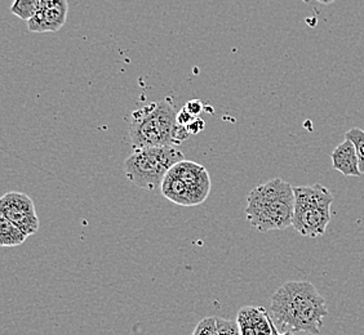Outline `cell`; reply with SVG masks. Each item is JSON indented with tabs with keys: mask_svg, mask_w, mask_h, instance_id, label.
I'll list each match as a JSON object with an SVG mask.
<instances>
[{
	"mask_svg": "<svg viewBox=\"0 0 364 335\" xmlns=\"http://www.w3.org/2000/svg\"><path fill=\"white\" fill-rule=\"evenodd\" d=\"M270 316L283 331L319 335L328 316L327 302L309 281H287L272 297Z\"/></svg>",
	"mask_w": 364,
	"mask_h": 335,
	"instance_id": "obj_1",
	"label": "cell"
},
{
	"mask_svg": "<svg viewBox=\"0 0 364 335\" xmlns=\"http://www.w3.org/2000/svg\"><path fill=\"white\" fill-rule=\"evenodd\" d=\"M294 190L280 178L259 185L247 196V221L259 232L286 230L292 226Z\"/></svg>",
	"mask_w": 364,
	"mask_h": 335,
	"instance_id": "obj_2",
	"label": "cell"
},
{
	"mask_svg": "<svg viewBox=\"0 0 364 335\" xmlns=\"http://www.w3.org/2000/svg\"><path fill=\"white\" fill-rule=\"evenodd\" d=\"M177 111L168 101L153 102L132 114L129 136L134 148L173 146Z\"/></svg>",
	"mask_w": 364,
	"mask_h": 335,
	"instance_id": "obj_3",
	"label": "cell"
},
{
	"mask_svg": "<svg viewBox=\"0 0 364 335\" xmlns=\"http://www.w3.org/2000/svg\"><path fill=\"white\" fill-rule=\"evenodd\" d=\"M294 190V212L292 227L301 236L316 238L326 234L331 222L333 195L326 186H299Z\"/></svg>",
	"mask_w": 364,
	"mask_h": 335,
	"instance_id": "obj_4",
	"label": "cell"
},
{
	"mask_svg": "<svg viewBox=\"0 0 364 335\" xmlns=\"http://www.w3.org/2000/svg\"><path fill=\"white\" fill-rule=\"evenodd\" d=\"M185 156L173 146L137 148L124 161L127 178L140 189H159L169 169Z\"/></svg>",
	"mask_w": 364,
	"mask_h": 335,
	"instance_id": "obj_5",
	"label": "cell"
},
{
	"mask_svg": "<svg viewBox=\"0 0 364 335\" xmlns=\"http://www.w3.org/2000/svg\"><path fill=\"white\" fill-rule=\"evenodd\" d=\"M161 191L166 199L180 207L200 205L210 195V173L196 161L183 159L169 169Z\"/></svg>",
	"mask_w": 364,
	"mask_h": 335,
	"instance_id": "obj_6",
	"label": "cell"
},
{
	"mask_svg": "<svg viewBox=\"0 0 364 335\" xmlns=\"http://www.w3.org/2000/svg\"><path fill=\"white\" fill-rule=\"evenodd\" d=\"M0 214L18 226L28 236L39 230V218L30 196L11 191L0 199Z\"/></svg>",
	"mask_w": 364,
	"mask_h": 335,
	"instance_id": "obj_7",
	"label": "cell"
},
{
	"mask_svg": "<svg viewBox=\"0 0 364 335\" xmlns=\"http://www.w3.org/2000/svg\"><path fill=\"white\" fill-rule=\"evenodd\" d=\"M68 0H42L38 13L28 21L31 33H56L68 20Z\"/></svg>",
	"mask_w": 364,
	"mask_h": 335,
	"instance_id": "obj_8",
	"label": "cell"
},
{
	"mask_svg": "<svg viewBox=\"0 0 364 335\" xmlns=\"http://www.w3.org/2000/svg\"><path fill=\"white\" fill-rule=\"evenodd\" d=\"M332 168L345 177H360L362 172L359 169L357 148L351 141H343L331 154Z\"/></svg>",
	"mask_w": 364,
	"mask_h": 335,
	"instance_id": "obj_9",
	"label": "cell"
},
{
	"mask_svg": "<svg viewBox=\"0 0 364 335\" xmlns=\"http://www.w3.org/2000/svg\"><path fill=\"white\" fill-rule=\"evenodd\" d=\"M28 238V235L18 226L0 214V245L3 248L20 246Z\"/></svg>",
	"mask_w": 364,
	"mask_h": 335,
	"instance_id": "obj_10",
	"label": "cell"
},
{
	"mask_svg": "<svg viewBox=\"0 0 364 335\" xmlns=\"http://www.w3.org/2000/svg\"><path fill=\"white\" fill-rule=\"evenodd\" d=\"M41 3L42 0H14L11 6V13L28 22L38 13Z\"/></svg>",
	"mask_w": 364,
	"mask_h": 335,
	"instance_id": "obj_11",
	"label": "cell"
},
{
	"mask_svg": "<svg viewBox=\"0 0 364 335\" xmlns=\"http://www.w3.org/2000/svg\"><path fill=\"white\" fill-rule=\"evenodd\" d=\"M346 140L351 141L357 148L358 159H359V169L364 175V131L360 128H353L345 134Z\"/></svg>",
	"mask_w": 364,
	"mask_h": 335,
	"instance_id": "obj_12",
	"label": "cell"
},
{
	"mask_svg": "<svg viewBox=\"0 0 364 335\" xmlns=\"http://www.w3.org/2000/svg\"><path fill=\"white\" fill-rule=\"evenodd\" d=\"M237 322H238L239 329H240V334L256 335V331L253 329L252 320H251V314L248 311V306L239 309Z\"/></svg>",
	"mask_w": 364,
	"mask_h": 335,
	"instance_id": "obj_13",
	"label": "cell"
},
{
	"mask_svg": "<svg viewBox=\"0 0 364 335\" xmlns=\"http://www.w3.org/2000/svg\"><path fill=\"white\" fill-rule=\"evenodd\" d=\"M193 335H218V317H204L203 320L196 325Z\"/></svg>",
	"mask_w": 364,
	"mask_h": 335,
	"instance_id": "obj_14",
	"label": "cell"
},
{
	"mask_svg": "<svg viewBox=\"0 0 364 335\" xmlns=\"http://www.w3.org/2000/svg\"><path fill=\"white\" fill-rule=\"evenodd\" d=\"M218 335H242L238 322L226 320L223 317H218Z\"/></svg>",
	"mask_w": 364,
	"mask_h": 335,
	"instance_id": "obj_15",
	"label": "cell"
},
{
	"mask_svg": "<svg viewBox=\"0 0 364 335\" xmlns=\"http://www.w3.org/2000/svg\"><path fill=\"white\" fill-rule=\"evenodd\" d=\"M190 136H191V133L189 132L188 126L176 123L175 128H173V143L175 145H180L182 142H185Z\"/></svg>",
	"mask_w": 364,
	"mask_h": 335,
	"instance_id": "obj_16",
	"label": "cell"
},
{
	"mask_svg": "<svg viewBox=\"0 0 364 335\" xmlns=\"http://www.w3.org/2000/svg\"><path fill=\"white\" fill-rule=\"evenodd\" d=\"M196 119V116L191 115L185 107H182L181 110L177 112V123L181 126H189Z\"/></svg>",
	"mask_w": 364,
	"mask_h": 335,
	"instance_id": "obj_17",
	"label": "cell"
},
{
	"mask_svg": "<svg viewBox=\"0 0 364 335\" xmlns=\"http://www.w3.org/2000/svg\"><path fill=\"white\" fill-rule=\"evenodd\" d=\"M183 107H185L191 115L196 116V118L199 116L200 112L203 111V104H202V101H199V99H191V101H189Z\"/></svg>",
	"mask_w": 364,
	"mask_h": 335,
	"instance_id": "obj_18",
	"label": "cell"
},
{
	"mask_svg": "<svg viewBox=\"0 0 364 335\" xmlns=\"http://www.w3.org/2000/svg\"><path fill=\"white\" fill-rule=\"evenodd\" d=\"M204 121L202 119H199V118H196L189 126H188V129H189V132L191 134H198L199 132H202L204 129Z\"/></svg>",
	"mask_w": 364,
	"mask_h": 335,
	"instance_id": "obj_19",
	"label": "cell"
},
{
	"mask_svg": "<svg viewBox=\"0 0 364 335\" xmlns=\"http://www.w3.org/2000/svg\"><path fill=\"white\" fill-rule=\"evenodd\" d=\"M273 335H296L294 331H283V333H279V329L275 326V324L273 322Z\"/></svg>",
	"mask_w": 364,
	"mask_h": 335,
	"instance_id": "obj_20",
	"label": "cell"
},
{
	"mask_svg": "<svg viewBox=\"0 0 364 335\" xmlns=\"http://www.w3.org/2000/svg\"><path fill=\"white\" fill-rule=\"evenodd\" d=\"M316 1H319V3H322V4H326V6H328V4H332V3H335L336 0H316Z\"/></svg>",
	"mask_w": 364,
	"mask_h": 335,
	"instance_id": "obj_21",
	"label": "cell"
},
{
	"mask_svg": "<svg viewBox=\"0 0 364 335\" xmlns=\"http://www.w3.org/2000/svg\"><path fill=\"white\" fill-rule=\"evenodd\" d=\"M304 1H308V0H304Z\"/></svg>",
	"mask_w": 364,
	"mask_h": 335,
	"instance_id": "obj_22",
	"label": "cell"
}]
</instances>
